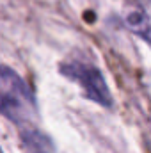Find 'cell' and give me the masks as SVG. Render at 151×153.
I'll use <instances>...</instances> for the list:
<instances>
[{
	"mask_svg": "<svg viewBox=\"0 0 151 153\" xmlns=\"http://www.w3.org/2000/svg\"><path fill=\"white\" fill-rule=\"evenodd\" d=\"M0 114L20 128L34 125L38 116L32 89L13 68L4 64H0Z\"/></svg>",
	"mask_w": 151,
	"mask_h": 153,
	"instance_id": "obj_1",
	"label": "cell"
},
{
	"mask_svg": "<svg viewBox=\"0 0 151 153\" xmlns=\"http://www.w3.org/2000/svg\"><path fill=\"white\" fill-rule=\"evenodd\" d=\"M59 71L68 80H71L76 85H80L84 94L89 100L96 102L98 105H101L105 109H112L114 100H112L110 91H109V85H107L103 75H101V71L94 64L84 62V61L62 62Z\"/></svg>",
	"mask_w": 151,
	"mask_h": 153,
	"instance_id": "obj_2",
	"label": "cell"
},
{
	"mask_svg": "<svg viewBox=\"0 0 151 153\" xmlns=\"http://www.w3.org/2000/svg\"><path fill=\"white\" fill-rule=\"evenodd\" d=\"M20 137L29 153H53V141L41 130H38L34 125L21 126Z\"/></svg>",
	"mask_w": 151,
	"mask_h": 153,
	"instance_id": "obj_3",
	"label": "cell"
},
{
	"mask_svg": "<svg viewBox=\"0 0 151 153\" xmlns=\"http://www.w3.org/2000/svg\"><path fill=\"white\" fill-rule=\"evenodd\" d=\"M126 25L144 41H150V18L144 11H132L126 16Z\"/></svg>",
	"mask_w": 151,
	"mask_h": 153,
	"instance_id": "obj_4",
	"label": "cell"
},
{
	"mask_svg": "<svg viewBox=\"0 0 151 153\" xmlns=\"http://www.w3.org/2000/svg\"><path fill=\"white\" fill-rule=\"evenodd\" d=\"M0 153H2V150H0Z\"/></svg>",
	"mask_w": 151,
	"mask_h": 153,
	"instance_id": "obj_5",
	"label": "cell"
}]
</instances>
